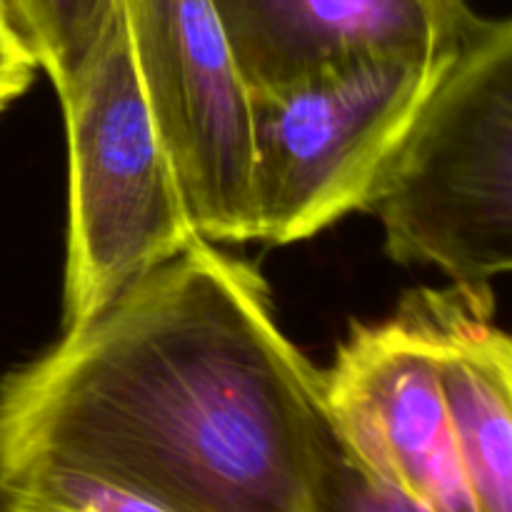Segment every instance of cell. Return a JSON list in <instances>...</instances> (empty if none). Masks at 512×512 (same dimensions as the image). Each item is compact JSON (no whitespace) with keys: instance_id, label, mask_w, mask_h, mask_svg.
<instances>
[{"instance_id":"obj_1","label":"cell","mask_w":512,"mask_h":512,"mask_svg":"<svg viewBox=\"0 0 512 512\" xmlns=\"http://www.w3.org/2000/svg\"><path fill=\"white\" fill-rule=\"evenodd\" d=\"M328 430L265 280L198 238L0 380V483L63 468L168 512H310Z\"/></svg>"},{"instance_id":"obj_2","label":"cell","mask_w":512,"mask_h":512,"mask_svg":"<svg viewBox=\"0 0 512 512\" xmlns=\"http://www.w3.org/2000/svg\"><path fill=\"white\" fill-rule=\"evenodd\" d=\"M68 133L63 318H98L200 238L155 125L120 13L58 95Z\"/></svg>"},{"instance_id":"obj_3","label":"cell","mask_w":512,"mask_h":512,"mask_svg":"<svg viewBox=\"0 0 512 512\" xmlns=\"http://www.w3.org/2000/svg\"><path fill=\"white\" fill-rule=\"evenodd\" d=\"M368 213L395 263L460 285L512 273V18H480Z\"/></svg>"},{"instance_id":"obj_4","label":"cell","mask_w":512,"mask_h":512,"mask_svg":"<svg viewBox=\"0 0 512 512\" xmlns=\"http://www.w3.org/2000/svg\"><path fill=\"white\" fill-rule=\"evenodd\" d=\"M458 55H388L250 95L255 240L290 245L365 210Z\"/></svg>"},{"instance_id":"obj_5","label":"cell","mask_w":512,"mask_h":512,"mask_svg":"<svg viewBox=\"0 0 512 512\" xmlns=\"http://www.w3.org/2000/svg\"><path fill=\"white\" fill-rule=\"evenodd\" d=\"M200 238L255 240L250 90L213 0H118Z\"/></svg>"},{"instance_id":"obj_6","label":"cell","mask_w":512,"mask_h":512,"mask_svg":"<svg viewBox=\"0 0 512 512\" xmlns=\"http://www.w3.org/2000/svg\"><path fill=\"white\" fill-rule=\"evenodd\" d=\"M320 380L335 438L368 473L433 512H478L435 348L405 300L390 318L350 325Z\"/></svg>"},{"instance_id":"obj_7","label":"cell","mask_w":512,"mask_h":512,"mask_svg":"<svg viewBox=\"0 0 512 512\" xmlns=\"http://www.w3.org/2000/svg\"><path fill=\"white\" fill-rule=\"evenodd\" d=\"M250 95L388 55H458L480 15L468 0H213Z\"/></svg>"},{"instance_id":"obj_8","label":"cell","mask_w":512,"mask_h":512,"mask_svg":"<svg viewBox=\"0 0 512 512\" xmlns=\"http://www.w3.org/2000/svg\"><path fill=\"white\" fill-rule=\"evenodd\" d=\"M405 303L435 348L445 408L478 512H512V335L490 285L418 288Z\"/></svg>"},{"instance_id":"obj_9","label":"cell","mask_w":512,"mask_h":512,"mask_svg":"<svg viewBox=\"0 0 512 512\" xmlns=\"http://www.w3.org/2000/svg\"><path fill=\"white\" fill-rule=\"evenodd\" d=\"M5 5L58 95L118 15V0H5Z\"/></svg>"},{"instance_id":"obj_10","label":"cell","mask_w":512,"mask_h":512,"mask_svg":"<svg viewBox=\"0 0 512 512\" xmlns=\"http://www.w3.org/2000/svg\"><path fill=\"white\" fill-rule=\"evenodd\" d=\"M0 498L23 512H168L120 485L63 468L28 470L5 480Z\"/></svg>"},{"instance_id":"obj_11","label":"cell","mask_w":512,"mask_h":512,"mask_svg":"<svg viewBox=\"0 0 512 512\" xmlns=\"http://www.w3.org/2000/svg\"><path fill=\"white\" fill-rule=\"evenodd\" d=\"M310 512H433L363 468L335 438L333 428L320 455Z\"/></svg>"},{"instance_id":"obj_12","label":"cell","mask_w":512,"mask_h":512,"mask_svg":"<svg viewBox=\"0 0 512 512\" xmlns=\"http://www.w3.org/2000/svg\"><path fill=\"white\" fill-rule=\"evenodd\" d=\"M38 70L33 50L15 28L5 0H0V115L28 93Z\"/></svg>"},{"instance_id":"obj_13","label":"cell","mask_w":512,"mask_h":512,"mask_svg":"<svg viewBox=\"0 0 512 512\" xmlns=\"http://www.w3.org/2000/svg\"><path fill=\"white\" fill-rule=\"evenodd\" d=\"M0 512H23V510H15V508H8V505L3 503V500H0Z\"/></svg>"}]
</instances>
